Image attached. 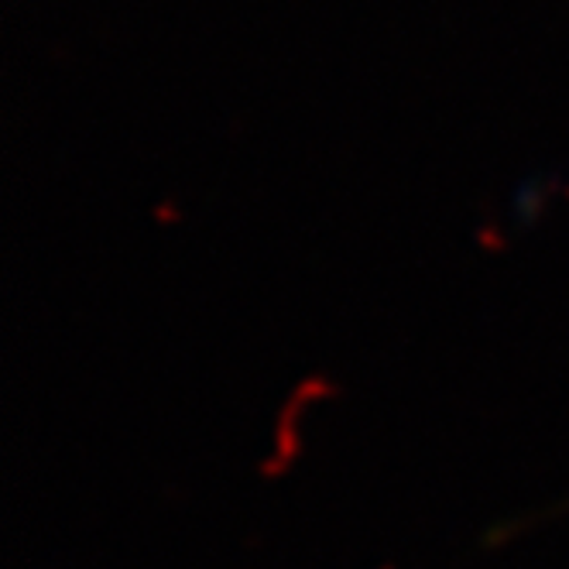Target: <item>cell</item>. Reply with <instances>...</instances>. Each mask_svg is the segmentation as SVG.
<instances>
[]
</instances>
